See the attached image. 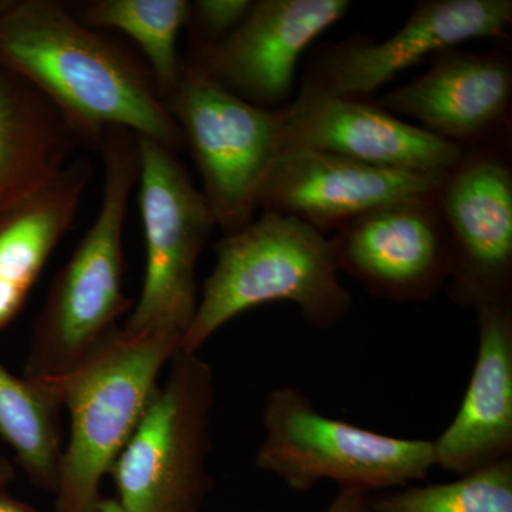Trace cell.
I'll return each mask as SVG.
<instances>
[{"label": "cell", "mask_w": 512, "mask_h": 512, "mask_svg": "<svg viewBox=\"0 0 512 512\" xmlns=\"http://www.w3.org/2000/svg\"><path fill=\"white\" fill-rule=\"evenodd\" d=\"M0 67L42 93L83 146L123 128L180 153L183 133L153 74L52 0H9L0 12Z\"/></svg>", "instance_id": "obj_1"}, {"label": "cell", "mask_w": 512, "mask_h": 512, "mask_svg": "<svg viewBox=\"0 0 512 512\" xmlns=\"http://www.w3.org/2000/svg\"><path fill=\"white\" fill-rule=\"evenodd\" d=\"M99 151L104 164L99 214L50 285L33 325L26 379L72 372L117 329V319L131 306L123 291V232L140 173L138 136L110 128Z\"/></svg>", "instance_id": "obj_2"}, {"label": "cell", "mask_w": 512, "mask_h": 512, "mask_svg": "<svg viewBox=\"0 0 512 512\" xmlns=\"http://www.w3.org/2000/svg\"><path fill=\"white\" fill-rule=\"evenodd\" d=\"M217 262L180 349L200 353L229 320L266 303L288 302L306 325L328 330L348 318L352 293L340 282L329 237L305 222L262 211L215 245Z\"/></svg>", "instance_id": "obj_3"}, {"label": "cell", "mask_w": 512, "mask_h": 512, "mask_svg": "<svg viewBox=\"0 0 512 512\" xmlns=\"http://www.w3.org/2000/svg\"><path fill=\"white\" fill-rule=\"evenodd\" d=\"M170 333L133 335L117 328L76 369L53 383L69 413L57 474L55 512H100L103 478L126 446L180 349Z\"/></svg>", "instance_id": "obj_4"}, {"label": "cell", "mask_w": 512, "mask_h": 512, "mask_svg": "<svg viewBox=\"0 0 512 512\" xmlns=\"http://www.w3.org/2000/svg\"><path fill=\"white\" fill-rule=\"evenodd\" d=\"M262 423L255 467L298 493L322 481L369 494L393 491L426 480L436 467L433 440L387 436L326 416L298 387L266 394Z\"/></svg>", "instance_id": "obj_5"}, {"label": "cell", "mask_w": 512, "mask_h": 512, "mask_svg": "<svg viewBox=\"0 0 512 512\" xmlns=\"http://www.w3.org/2000/svg\"><path fill=\"white\" fill-rule=\"evenodd\" d=\"M214 403V369L200 353L178 349L111 467L124 511L202 512L214 487L208 471Z\"/></svg>", "instance_id": "obj_6"}, {"label": "cell", "mask_w": 512, "mask_h": 512, "mask_svg": "<svg viewBox=\"0 0 512 512\" xmlns=\"http://www.w3.org/2000/svg\"><path fill=\"white\" fill-rule=\"evenodd\" d=\"M140 211L146 274L123 329L133 335L170 333L183 340L197 312V266L215 220L174 151L138 137Z\"/></svg>", "instance_id": "obj_7"}, {"label": "cell", "mask_w": 512, "mask_h": 512, "mask_svg": "<svg viewBox=\"0 0 512 512\" xmlns=\"http://www.w3.org/2000/svg\"><path fill=\"white\" fill-rule=\"evenodd\" d=\"M165 104L200 171L201 192L215 224L225 235L247 227L282 150L279 110L239 99L187 63Z\"/></svg>", "instance_id": "obj_8"}, {"label": "cell", "mask_w": 512, "mask_h": 512, "mask_svg": "<svg viewBox=\"0 0 512 512\" xmlns=\"http://www.w3.org/2000/svg\"><path fill=\"white\" fill-rule=\"evenodd\" d=\"M511 147L464 151L434 197L450 245L448 298L461 308L512 303Z\"/></svg>", "instance_id": "obj_9"}, {"label": "cell", "mask_w": 512, "mask_h": 512, "mask_svg": "<svg viewBox=\"0 0 512 512\" xmlns=\"http://www.w3.org/2000/svg\"><path fill=\"white\" fill-rule=\"evenodd\" d=\"M511 26V0H421L382 42L353 33L320 45L301 84L330 96L372 99L384 84L441 50L468 40H510Z\"/></svg>", "instance_id": "obj_10"}, {"label": "cell", "mask_w": 512, "mask_h": 512, "mask_svg": "<svg viewBox=\"0 0 512 512\" xmlns=\"http://www.w3.org/2000/svg\"><path fill=\"white\" fill-rule=\"evenodd\" d=\"M350 6L349 0H258L231 35L197 46L187 64L249 104L284 109L295 97L303 52Z\"/></svg>", "instance_id": "obj_11"}, {"label": "cell", "mask_w": 512, "mask_h": 512, "mask_svg": "<svg viewBox=\"0 0 512 512\" xmlns=\"http://www.w3.org/2000/svg\"><path fill=\"white\" fill-rule=\"evenodd\" d=\"M443 174L390 170L350 158L282 147L259 194V210L296 218L332 237L370 212L436 197Z\"/></svg>", "instance_id": "obj_12"}, {"label": "cell", "mask_w": 512, "mask_h": 512, "mask_svg": "<svg viewBox=\"0 0 512 512\" xmlns=\"http://www.w3.org/2000/svg\"><path fill=\"white\" fill-rule=\"evenodd\" d=\"M429 63L427 72L376 104L464 151L511 138L512 59L505 47L481 53L450 47Z\"/></svg>", "instance_id": "obj_13"}, {"label": "cell", "mask_w": 512, "mask_h": 512, "mask_svg": "<svg viewBox=\"0 0 512 512\" xmlns=\"http://www.w3.org/2000/svg\"><path fill=\"white\" fill-rule=\"evenodd\" d=\"M329 241L340 274L384 301L429 302L450 278V245L434 198L387 205Z\"/></svg>", "instance_id": "obj_14"}, {"label": "cell", "mask_w": 512, "mask_h": 512, "mask_svg": "<svg viewBox=\"0 0 512 512\" xmlns=\"http://www.w3.org/2000/svg\"><path fill=\"white\" fill-rule=\"evenodd\" d=\"M282 147L308 148L390 170L443 174L464 150L407 123L372 99L330 96L299 86L279 110Z\"/></svg>", "instance_id": "obj_15"}, {"label": "cell", "mask_w": 512, "mask_h": 512, "mask_svg": "<svg viewBox=\"0 0 512 512\" xmlns=\"http://www.w3.org/2000/svg\"><path fill=\"white\" fill-rule=\"evenodd\" d=\"M476 313L477 357L466 393L433 440L436 467L457 476L512 457V303Z\"/></svg>", "instance_id": "obj_16"}, {"label": "cell", "mask_w": 512, "mask_h": 512, "mask_svg": "<svg viewBox=\"0 0 512 512\" xmlns=\"http://www.w3.org/2000/svg\"><path fill=\"white\" fill-rule=\"evenodd\" d=\"M79 146L63 114L0 67V217L62 173Z\"/></svg>", "instance_id": "obj_17"}, {"label": "cell", "mask_w": 512, "mask_h": 512, "mask_svg": "<svg viewBox=\"0 0 512 512\" xmlns=\"http://www.w3.org/2000/svg\"><path fill=\"white\" fill-rule=\"evenodd\" d=\"M92 177V161L73 158L50 183L0 217V279L30 292L72 227Z\"/></svg>", "instance_id": "obj_18"}, {"label": "cell", "mask_w": 512, "mask_h": 512, "mask_svg": "<svg viewBox=\"0 0 512 512\" xmlns=\"http://www.w3.org/2000/svg\"><path fill=\"white\" fill-rule=\"evenodd\" d=\"M63 412L50 380L18 377L0 365V437L33 485L52 494L64 446Z\"/></svg>", "instance_id": "obj_19"}, {"label": "cell", "mask_w": 512, "mask_h": 512, "mask_svg": "<svg viewBox=\"0 0 512 512\" xmlns=\"http://www.w3.org/2000/svg\"><path fill=\"white\" fill-rule=\"evenodd\" d=\"M190 18L188 0H96L77 19L87 28L116 29L131 37L165 101L180 80L184 63L178 59V36Z\"/></svg>", "instance_id": "obj_20"}, {"label": "cell", "mask_w": 512, "mask_h": 512, "mask_svg": "<svg viewBox=\"0 0 512 512\" xmlns=\"http://www.w3.org/2000/svg\"><path fill=\"white\" fill-rule=\"evenodd\" d=\"M372 512H512V457L448 483L370 495Z\"/></svg>", "instance_id": "obj_21"}, {"label": "cell", "mask_w": 512, "mask_h": 512, "mask_svg": "<svg viewBox=\"0 0 512 512\" xmlns=\"http://www.w3.org/2000/svg\"><path fill=\"white\" fill-rule=\"evenodd\" d=\"M252 0H195L190 25L197 26L198 46L220 42L247 18Z\"/></svg>", "instance_id": "obj_22"}, {"label": "cell", "mask_w": 512, "mask_h": 512, "mask_svg": "<svg viewBox=\"0 0 512 512\" xmlns=\"http://www.w3.org/2000/svg\"><path fill=\"white\" fill-rule=\"evenodd\" d=\"M29 292L0 279V330L16 318Z\"/></svg>", "instance_id": "obj_23"}, {"label": "cell", "mask_w": 512, "mask_h": 512, "mask_svg": "<svg viewBox=\"0 0 512 512\" xmlns=\"http://www.w3.org/2000/svg\"><path fill=\"white\" fill-rule=\"evenodd\" d=\"M370 495L372 494L356 488H339L338 494L325 512H372Z\"/></svg>", "instance_id": "obj_24"}, {"label": "cell", "mask_w": 512, "mask_h": 512, "mask_svg": "<svg viewBox=\"0 0 512 512\" xmlns=\"http://www.w3.org/2000/svg\"><path fill=\"white\" fill-rule=\"evenodd\" d=\"M0 512H39L30 505L10 497L9 494L0 491Z\"/></svg>", "instance_id": "obj_25"}, {"label": "cell", "mask_w": 512, "mask_h": 512, "mask_svg": "<svg viewBox=\"0 0 512 512\" xmlns=\"http://www.w3.org/2000/svg\"><path fill=\"white\" fill-rule=\"evenodd\" d=\"M13 476H15L13 467L10 466L9 461L6 460L5 457L0 456V491H2L6 485L12 483Z\"/></svg>", "instance_id": "obj_26"}, {"label": "cell", "mask_w": 512, "mask_h": 512, "mask_svg": "<svg viewBox=\"0 0 512 512\" xmlns=\"http://www.w3.org/2000/svg\"><path fill=\"white\" fill-rule=\"evenodd\" d=\"M100 512H126L121 508V505L117 503L116 498H104L103 504H101Z\"/></svg>", "instance_id": "obj_27"}, {"label": "cell", "mask_w": 512, "mask_h": 512, "mask_svg": "<svg viewBox=\"0 0 512 512\" xmlns=\"http://www.w3.org/2000/svg\"><path fill=\"white\" fill-rule=\"evenodd\" d=\"M9 0H0V12L8 6Z\"/></svg>", "instance_id": "obj_28"}]
</instances>
